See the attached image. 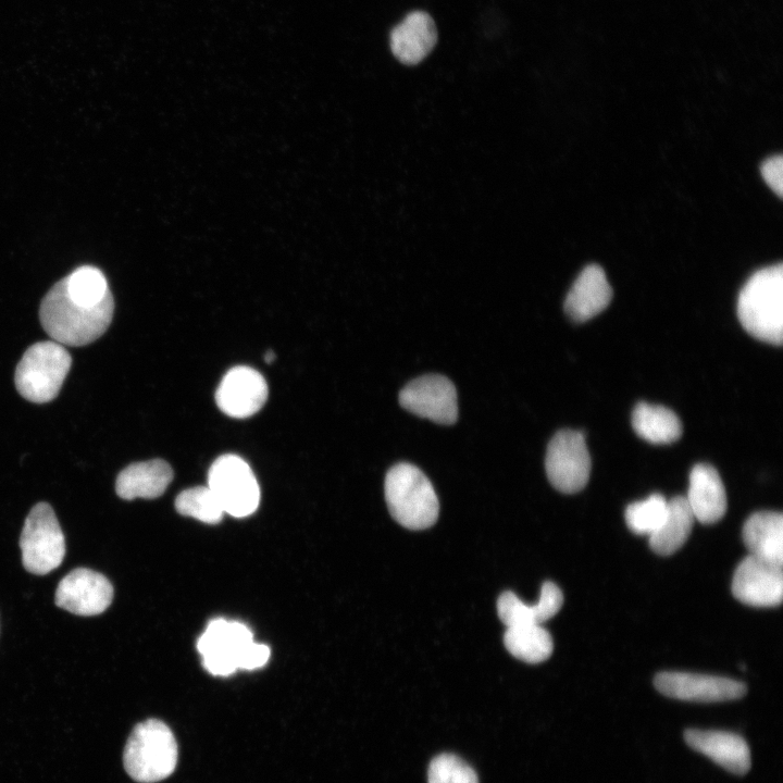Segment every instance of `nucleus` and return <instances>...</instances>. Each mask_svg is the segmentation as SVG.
Wrapping results in <instances>:
<instances>
[{
    "mask_svg": "<svg viewBox=\"0 0 783 783\" xmlns=\"http://www.w3.org/2000/svg\"><path fill=\"white\" fill-rule=\"evenodd\" d=\"M113 311L112 295L97 306L82 304L70 298L63 281H59L44 297L39 318L52 339L77 347L98 339L108 330Z\"/></svg>",
    "mask_w": 783,
    "mask_h": 783,
    "instance_id": "nucleus-1",
    "label": "nucleus"
},
{
    "mask_svg": "<svg viewBox=\"0 0 783 783\" xmlns=\"http://www.w3.org/2000/svg\"><path fill=\"white\" fill-rule=\"evenodd\" d=\"M737 316L753 337L772 345L783 340L782 263L756 271L745 283L737 299Z\"/></svg>",
    "mask_w": 783,
    "mask_h": 783,
    "instance_id": "nucleus-2",
    "label": "nucleus"
},
{
    "mask_svg": "<svg viewBox=\"0 0 783 783\" xmlns=\"http://www.w3.org/2000/svg\"><path fill=\"white\" fill-rule=\"evenodd\" d=\"M385 499L390 515L403 527L424 530L439 513V501L426 475L415 465L398 463L385 477Z\"/></svg>",
    "mask_w": 783,
    "mask_h": 783,
    "instance_id": "nucleus-3",
    "label": "nucleus"
},
{
    "mask_svg": "<svg viewBox=\"0 0 783 783\" xmlns=\"http://www.w3.org/2000/svg\"><path fill=\"white\" fill-rule=\"evenodd\" d=\"M177 762V744L171 729L158 719L135 725L126 742L123 763L139 783H154L170 776Z\"/></svg>",
    "mask_w": 783,
    "mask_h": 783,
    "instance_id": "nucleus-4",
    "label": "nucleus"
},
{
    "mask_svg": "<svg viewBox=\"0 0 783 783\" xmlns=\"http://www.w3.org/2000/svg\"><path fill=\"white\" fill-rule=\"evenodd\" d=\"M72 357L57 341H39L23 355L15 370V387L26 400L45 403L53 400L71 369Z\"/></svg>",
    "mask_w": 783,
    "mask_h": 783,
    "instance_id": "nucleus-5",
    "label": "nucleus"
},
{
    "mask_svg": "<svg viewBox=\"0 0 783 783\" xmlns=\"http://www.w3.org/2000/svg\"><path fill=\"white\" fill-rule=\"evenodd\" d=\"M22 562L34 574H47L58 568L65 555V540L53 509L38 502L29 511L20 537Z\"/></svg>",
    "mask_w": 783,
    "mask_h": 783,
    "instance_id": "nucleus-6",
    "label": "nucleus"
},
{
    "mask_svg": "<svg viewBox=\"0 0 783 783\" xmlns=\"http://www.w3.org/2000/svg\"><path fill=\"white\" fill-rule=\"evenodd\" d=\"M208 486L224 513L244 518L253 513L260 501V488L249 464L236 455H223L210 467Z\"/></svg>",
    "mask_w": 783,
    "mask_h": 783,
    "instance_id": "nucleus-7",
    "label": "nucleus"
},
{
    "mask_svg": "<svg viewBox=\"0 0 783 783\" xmlns=\"http://www.w3.org/2000/svg\"><path fill=\"white\" fill-rule=\"evenodd\" d=\"M545 469L550 484L564 494L585 487L591 474V457L582 432L561 430L550 439Z\"/></svg>",
    "mask_w": 783,
    "mask_h": 783,
    "instance_id": "nucleus-8",
    "label": "nucleus"
},
{
    "mask_svg": "<svg viewBox=\"0 0 783 783\" xmlns=\"http://www.w3.org/2000/svg\"><path fill=\"white\" fill-rule=\"evenodd\" d=\"M407 411L435 423L450 425L458 418L457 391L447 377L430 374L409 382L399 393Z\"/></svg>",
    "mask_w": 783,
    "mask_h": 783,
    "instance_id": "nucleus-9",
    "label": "nucleus"
},
{
    "mask_svg": "<svg viewBox=\"0 0 783 783\" xmlns=\"http://www.w3.org/2000/svg\"><path fill=\"white\" fill-rule=\"evenodd\" d=\"M251 642L252 633L245 624L215 619L199 637L197 648L208 672L226 676L238 669L239 657Z\"/></svg>",
    "mask_w": 783,
    "mask_h": 783,
    "instance_id": "nucleus-10",
    "label": "nucleus"
},
{
    "mask_svg": "<svg viewBox=\"0 0 783 783\" xmlns=\"http://www.w3.org/2000/svg\"><path fill=\"white\" fill-rule=\"evenodd\" d=\"M654 684L661 694L687 701H728L746 694L744 683L708 674L660 672L655 676Z\"/></svg>",
    "mask_w": 783,
    "mask_h": 783,
    "instance_id": "nucleus-11",
    "label": "nucleus"
},
{
    "mask_svg": "<svg viewBox=\"0 0 783 783\" xmlns=\"http://www.w3.org/2000/svg\"><path fill=\"white\" fill-rule=\"evenodd\" d=\"M113 587L101 573L86 568H77L66 574L59 583L55 605L78 616H96L103 612L112 602Z\"/></svg>",
    "mask_w": 783,
    "mask_h": 783,
    "instance_id": "nucleus-12",
    "label": "nucleus"
},
{
    "mask_svg": "<svg viewBox=\"0 0 783 783\" xmlns=\"http://www.w3.org/2000/svg\"><path fill=\"white\" fill-rule=\"evenodd\" d=\"M732 593L748 606H779L783 595L782 566L748 555L734 571Z\"/></svg>",
    "mask_w": 783,
    "mask_h": 783,
    "instance_id": "nucleus-13",
    "label": "nucleus"
},
{
    "mask_svg": "<svg viewBox=\"0 0 783 783\" xmlns=\"http://www.w3.org/2000/svg\"><path fill=\"white\" fill-rule=\"evenodd\" d=\"M268 398L264 377L254 369L238 365L222 378L216 393L217 407L232 418H248L258 412Z\"/></svg>",
    "mask_w": 783,
    "mask_h": 783,
    "instance_id": "nucleus-14",
    "label": "nucleus"
},
{
    "mask_svg": "<svg viewBox=\"0 0 783 783\" xmlns=\"http://www.w3.org/2000/svg\"><path fill=\"white\" fill-rule=\"evenodd\" d=\"M684 739L691 748L707 756L731 773L744 775L750 769L749 746L736 733L687 729L684 732Z\"/></svg>",
    "mask_w": 783,
    "mask_h": 783,
    "instance_id": "nucleus-15",
    "label": "nucleus"
},
{
    "mask_svg": "<svg viewBox=\"0 0 783 783\" xmlns=\"http://www.w3.org/2000/svg\"><path fill=\"white\" fill-rule=\"evenodd\" d=\"M612 288L602 268L589 264L579 274L566 301L564 311L575 322H585L610 303Z\"/></svg>",
    "mask_w": 783,
    "mask_h": 783,
    "instance_id": "nucleus-16",
    "label": "nucleus"
},
{
    "mask_svg": "<svg viewBox=\"0 0 783 783\" xmlns=\"http://www.w3.org/2000/svg\"><path fill=\"white\" fill-rule=\"evenodd\" d=\"M687 504L695 520L703 524L719 521L726 511V493L718 471L710 464L698 463L689 473Z\"/></svg>",
    "mask_w": 783,
    "mask_h": 783,
    "instance_id": "nucleus-17",
    "label": "nucleus"
},
{
    "mask_svg": "<svg viewBox=\"0 0 783 783\" xmlns=\"http://www.w3.org/2000/svg\"><path fill=\"white\" fill-rule=\"evenodd\" d=\"M437 39L432 17L421 11L406 16L390 34V48L394 55L405 64L421 62L434 48Z\"/></svg>",
    "mask_w": 783,
    "mask_h": 783,
    "instance_id": "nucleus-18",
    "label": "nucleus"
},
{
    "mask_svg": "<svg viewBox=\"0 0 783 783\" xmlns=\"http://www.w3.org/2000/svg\"><path fill=\"white\" fill-rule=\"evenodd\" d=\"M173 478L171 465L161 459L132 463L123 469L115 482V492L125 500L153 499L161 496Z\"/></svg>",
    "mask_w": 783,
    "mask_h": 783,
    "instance_id": "nucleus-19",
    "label": "nucleus"
},
{
    "mask_svg": "<svg viewBox=\"0 0 783 783\" xmlns=\"http://www.w3.org/2000/svg\"><path fill=\"white\" fill-rule=\"evenodd\" d=\"M563 604L561 589L552 582L542 585L540 596L536 604L527 605L513 592H504L497 600V613L506 626L517 624H540L552 618Z\"/></svg>",
    "mask_w": 783,
    "mask_h": 783,
    "instance_id": "nucleus-20",
    "label": "nucleus"
},
{
    "mask_svg": "<svg viewBox=\"0 0 783 783\" xmlns=\"http://www.w3.org/2000/svg\"><path fill=\"white\" fill-rule=\"evenodd\" d=\"M742 537L749 555L774 564H783L782 513H753L743 525Z\"/></svg>",
    "mask_w": 783,
    "mask_h": 783,
    "instance_id": "nucleus-21",
    "label": "nucleus"
},
{
    "mask_svg": "<svg viewBox=\"0 0 783 783\" xmlns=\"http://www.w3.org/2000/svg\"><path fill=\"white\" fill-rule=\"evenodd\" d=\"M694 521V514L684 496L670 499L662 523L649 535L651 550L660 556L674 554L688 538Z\"/></svg>",
    "mask_w": 783,
    "mask_h": 783,
    "instance_id": "nucleus-22",
    "label": "nucleus"
},
{
    "mask_svg": "<svg viewBox=\"0 0 783 783\" xmlns=\"http://www.w3.org/2000/svg\"><path fill=\"white\" fill-rule=\"evenodd\" d=\"M631 421L633 430L641 438L656 445L678 440L683 431L679 417L672 410L659 405L637 403Z\"/></svg>",
    "mask_w": 783,
    "mask_h": 783,
    "instance_id": "nucleus-23",
    "label": "nucleus"
},
{
    "mask_svg": "<svg viewBox=\"0 0 783 783\" xmlns=\"http://www.w3.org/2000/svg\"><path fill=\"white\" fill-rule=\"evenodd\" d=\"M504 644L513 657L527 663L545 661L554 649L549 632L536 623L507 626Z\"/></svg>",
    "mask_w": 783,
    "mask_h": 783,
    "instance_id": "nucleus-24",
    "label": "nucleus"
},
{
    "mask_svg": "<svg viewBox=\"0 0 783 783\" xmlns=\"http://www.w3.org/2000/svg\"><path fill=\"white\" fill-rule=\"evenodd\" d=\"M70 298L86 306H97L111 294L104 274L91 265H83L62 279Z\"/></svg>",
    "mask_w": 783,
    "mask_h": 783,
    "instance_id": "nucleus-25",
    "label": "nucleus"
},
{
    "mask_svg": "<svg viewBox=\"0 0 783 783\" xmlns=\"http://www.w3.org/2000/svg\"><path fill=\"white\" fill-rule=\"evenodd\" d=\"M178 513L206 523H217L224 511L209 486H196L183 490L175 500Z\"/></svg>",
    "mask_w": 783,
    "mask_h": 783,
    "instance_id": "nucleus-26",
    "label": "nucleus"
},
{
    "mask_svg": "<svg viewBox=\"0 0 783 783\" xmlns=\"http://www.w3.org/2000/svg\"><path fill=\"white\" fill-rule=\"evenodd\" d=\"M668 501L660 494H651L644 500L632 502L625 509L629 529L638 535H651L662 523Z\"/></svg>",
    "mask_w": 783,
    "mask_h": 783,
    "instance_id": "nucleus-27",
    "label": "nucleus"
},
{
    "mask_svg": "<svg viewBox=\"0 0 783 783\" xmlns=\"http://www.w3.org/2000/svg\"><path fill=\"white\" fill-rule=\"evenodd\" d=\"M427 780L428 783H478L474 769L452 754H440L432 759Z\"/></svg>",
    "mask_w": 783,
    "mask_h": 783,
    "instance_id": "nucleus-28",
    "label": "nucleus"
},
{
    "mask_svg": "<svg viewBox=\"0 0 783 783\" xmlns=\"http://www.w3.org/2000/svg\"><path fill=\"white\" fill-rule=\"evenodd\" d=\"M760 173L767 185L779 196L783 195V158L781 154L766 159Z\"/></svg>",
    "mask_w": 783,
    "mask_h": 783,
    "instance_id": "nucleus-29",
    "label": "nucleus"
},
{
    "mask_svg": "<svg viewBox=\"0 0 783 783\" xmlns=\"http://www.w3.org/2000/svg\"><path fill=\"white\" fill-rule=\"evenodd\" d=\"M270 657V648L260 643L251 642L241 652L238 669L253 670L263 667Z\"/></svg>",
    "mask_w": 783,
    "mask_h": 783,
    "instance_id": "nucleus-30",
    "label": "nucleus"
},
{
    "mask_svg": "<svg viewBox=\"0 0 783 783\" xmlns=\"http://www.w3.org/2000/svg\"><path fill=\"white\" fill-rule=\"evenodd\" d=\"M274 359H275L274 352L272 350H268L266 353L264 355L265 362L272 363L274 361Z\"/></svg>",
    "mask_w": 783,
    "mask_h": 783,
    "instance_id": "nucleus-31",
    "label": "nucleus"
}]
</instances>
